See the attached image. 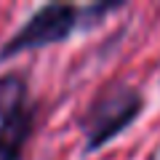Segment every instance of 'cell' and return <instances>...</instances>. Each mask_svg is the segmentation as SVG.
<instances>
[{
    "mask_svg": "<svg viewBox=\"0 0 160 160\" xmlns=\"http://www.w3.org/2000/svg\"><path fill=\"white\" fill-rule=\"evenodd\" d=\"M144 109V96L128 83H107L91 96L80 128L86 133V149L96 152L115 142L123 131L133 126Z\"/></svg>",
    "mask_w": 160,
    "mask_h": 160,
    "instance_id": "cell-1",
    "label": "cell"
},
{
    "mask_svg": "<svg viewBox=\"0 0 160 160\" xmlns=\"http://www.w3.org/2000/svg\"><path fill=\"white\" fill-rule=\"evenodd\" d=\"M80 16H83V8H78V6H67V3L40 6L38 11L3 43V48H0V62L13 59V56H19V53H27V51L56 46L62 40H67L69 35L75 32Z\"/></svg>",
    "mask_w": 160,
    "mask_h": 160,
    "instance_id": "cell-2",
    "label": "cell"
},
{
    "mask_svg": "<svg viewBox=\"0 0 160 160\" xmlns=\"http://www.w3.org/2000/svg\"><path fill=\"white\" fill-rule=\"evenodd\" d=\"M35 128V107L22 104L11 112L0 115V160H22L24 147Z\"/></svg>",
    "mask_w": 160,
    "mask_h": 160,
    "instance_id": "cell-3",
    "label": "cell"
},
{
    "mask_svg": "<svg viewBox=\"0 0 160 160\" xmlns=\"http://www.w3.org/2000/svg\"><path fill=\"white\" fill-rule=\"evenodd\" d=\"M29 102V91H27V80L19 72H6L0 75V115L11 112V109L22 107Z\"/></svg>",
    "mask_w": 160,
    "mask_h": 160,
    "instance_id": "cell-4",
    "label": "cell"
}]
</instances>
